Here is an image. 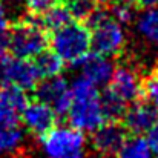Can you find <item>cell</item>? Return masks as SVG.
Returning a JSON list of instances; mask_svg holds the SVG:
<instances>
[{"mask_svg":"<svg viewBox=\"0 0 158 158\" xmlns=\"http://www.w3.org/2000/svg\"><path fill=\"white\" fill-rule=\"evenodd\" d=\"M71 107L68 110V121L72 127L92 134L100 124L106 121L100 88L89 80L80 77L71 85Z\"/></svg>","mask_w":158,"mask_h":158,"instance_id":"cell-1","label":"cell"},{"mask_svg":"<svg viewBox=\"0 0 158 158\" xmlns=\"http://www.w3.org/2000/svg\"><path fill=\"white\" fill-rule=\"evenodd\" d=\"M91 29L92 51L106 57H115L126 46V31L114 15L103 8L95 6L85 22Z\"/></svg>","mask_w":158,"mask_h":158,"instance_id":"cell-2","label":"cell"},{"mask_svg":"<svg viewBox=\"0 0 158 158\" xmlns=\"http://www.w3.org/2000/svg\"><path fill=\"white\" fill-rule=\"evenodd\" d=\"M8 29L9 52L12 55L34 60L40 52L48 49V31L40 25L35 14L28 12L26 17L17 20Z\"/></svg>","mask_w":158,"mask_h":158,"instance_id":"cell-3","label":"cell"},{"mask_svg":"<svg viewBox=\"0 0 158 158\" xmlns=\"http://www.w3.org/2000/svg\"><path fill=\"white\" fill-rule=\"evenodd\" d=\"M51 49L68 64H78L92 51L91 29L85 22L71 20L51 32Z\"/></svg>","mask_w":158,"mask_h":158,"instance_id":"cell-4","label":"cell"},{"mask_svg":"<svg viewBox=\"0 0 158 158\" xmlns=\"http://www.w3.org/2000/svg\"><path fill=\"white\" fill-rule=\"evenodd\" d=\"M40 148L45 158H86L85 132L69 126H54L40 138Z\"/></svg>","mask_w":158,"mask_h":158,"instance_id":"cell-5","label":"cell"},{"mask_svg":"<svg viewBox=\"0 0 158 158\" xmlns=\"http://www.w3.org/2000/svg\"><path fill=\"white\" fill-rule=\"evenodd\" d=\"M34 60L6 54L0 58V83L17 86L23 91H34L40 81Z\"/></svg>","mask_w":158,"mask_h":158,"instance_id":"cell-6","label":"cell"},{"mask_svg":"<svg viewBox=\"0 0 158 158\" xmlns=\"http://www.w3.org/2000/svg\"><path fill=\"white\" fill-rule=\"evenodd\" d=\"M37 100H42L52 107L57 117H66L71 107V85L61 75L42 78L34 88Z\"/></svg>","mask_w":158,"mask_h":158,"instance_id":"cell-7","label":"cell"},{"mask_svg":"<svg viewBox=\"0 0 158 158\" xmlns=\"http://www.w3.org/2000/svg\"><path fill=\"white\" fill-rule=\"evenodd\" d=\"M57 114L51 106L42 100H28L20 110V124L34 137L40 138L57 124Z\"/></svg>","mask_w":158,"mask_h":158,"instance_id":"cell-8","label":"cell"},{"mask_svg":"<svg viewBox=\"0 0 158 158\" xmlns=\"http://www.w3.org/2000/svg\"><path fill=\"white\" fill-rule=\"evenodd\" d=\"M126 138L127 131L120 121L106 120L92 132L91 146L94 152L102 158H114Z\"/></svg>","mask_w":158,"mask_h":158,"instance_id":"cell-9","label":"cell"},{"mask_svg":"<svg viewBox=\"0 0 158 158\" xmlns=\"http://www.w3.org/2000/svg\"><path fill=\"white\" fill-rule=\"evenodd\" d=\"M106 89H109L124 103L131 105L141 97V78L131 66H117Z\"/></svg>","mask_w":158,"mask_h":158,"instance_id":"cell-10","label":"cell"},{"mask_svg":"<svg viewBox=\"0 0 158 158\" xmlns=\"http://www.w3.org/2000/svg\"><path fill=\"white\" fill-rule=\"evenodd\" d=\"M77 66H80L81 77L89 80L97 88L107 86V83L114 74V69H115L112 57H106L95 51H91Z\"/></svg>","mask_w":158,"mask_h":158,"instance_id":"cell-11","label":"cell"},{"mask_svg":"<svg viewBox=\"0 0 158 158\" xmlns=\"http://www.w3.org/2000/svg\"><path fill=\"white\" fill-rule=\"evenodd\" d=\"M158 112L146 102H134L127 106L123 115V126L132 135H146L154 121L157 120Z\"/></svg>","mask_w":158,"mask_h":158,"instance_id":"cell-12","label":"cell"},{"mask_svg":"<svg viewBox=\"0 0 158 158\" xmlns=\"http://www.w3.org/2000/svg\"><path fill=\"white\" fill-rule=\"evenodd\" d=\"M40 25L48 31L54 32L57 29H60L61 26H64L66 23H69L72 19V14L69 11V6L63 2L60 3H52L45 12H42L40 15H37Z\"/></svg>","mask_w":158,"mask_h":158,"instance_id":"cell-13","label":"cell"},{"mask_svg":"<svg viewBox=\"0 0 158 158\" xmlns=\"http://www.w3.org/2000/svg\"><path fill=\"white\" fill-rule=\"evenodd\" d=\"M137 31L138 34L151 45L158 46V8H144L137 17Z\"/></svg>","mask_w":158,"mask_h":158,"instance_id":"cell-14","label":"cell"},{"mask_svg":"<svg viewBox=\"0 0 158 158\" xmlns=\"http://www.w3.org/2000/svg\"><path fill=\"white\" fill-rule=\"evenodd\" d=\"M154 151L151 149L146 137L132 135L126 138L114 158H154Z\"/></svg>","mask_w":158,"mask_h":158,"instance_id":"cell-15","label":"cell"},{"mask_svg":"<svg viewBox=\"0 0 158 158\" xmlns=\"http://www.w3.org/2000/svg\"><path fill=\"white\" fill-rule=\"evenodd\" d=\"M25 144L22 126H9L0 129V155H17Z\"/></svg>","mask_w":158,"mask_h":158,"instance_id":"cell-16","label":"cell"},{"mask_svg":"<svg viewBox=\"0 0 158 158\" xmlns=\"http://www.w3.org/2000/svg\"><path fill=\"white\" fill-rule=\"evenodd\" d=\"M34 63H35V68L39 71L40 78H51V77L61 75L64 64H66L52 49L51 51L45 49L43 52H40L34 58Z\"/></svg>","mask_w":158,"mask_h":158,"instance_id":"cell-17","label":"cell"},{"mask_svg":"<svg viewBox=\"0 0 158 158\" xmlns=\"http://www.w3.org/2000/svg\"><path fill=\"white\" fill-rule=\"evenodd\" d=\"M102 106H103L106 120L120 121L129 105L124 103L121 98H118L115 94H112L109 89H105V92L102 94Z\"/></svg>","mask_w":158,"mask_h":158,"instance_id":"cell-18","label":"cell"},{"mask_svg":"<svg viewBox=\"0 0 158 158\" xmlns=\"http://www.w3.org/2000/svg\"><path fill=\"white\" fill-rule=\"evenodd\" d=\"M141 97L158 112V68L141 81Z\"/></svg>","mask_w":158,"mask_h":158,"instance_id":"cell-19","label":"cell"},{"mask_svg":"<svg viewBox=\"0 0 158 158\" xmlns=\"http://www.w3.org/2000/svg\"><path fill=\"white\" fill-rule=\"evenodd\" d=\"M69 6V11L72 14L74 20H80V22H86V19L91 15V12L94 11L95 5L92 0H71L69 3H66Z\"/></svg>","mask_w":158,"mask_h":158,"instance_id":"cell-20","label":"cell"},{"mask_svg":"<svg viewBox=\"0 0 158 158\" xmlns=\"http://www.w3.org/2000/svg\"><path fill=\"white\" fill-rule=\"evenodd\" d=\"M20 124V112L0 97V129Z\"/></svg>","mask_w":158,"mask_h":158,"instance_id":"cell-21","label":"cell"},{"mask_svg":"<svg viewBox=\"0 0 158 158\" xmlns=\"http://www.w3.org/2000/svg\"><path fill=\"white\" fill-rule=\"evenodd\" d=\"M110 14L121 25L131 23L135 19V9L132 6V2H114V8H112Z\"/></svg>","mask_w":158,"mask_h":158,"instance_id":"cell-22","label":"cell"},{"mask_svg":"<svg viewBox=\"0 0 158 158\" xmlns=\"http://www.w3.org/2000/svg\"><path fill=\"white\" fill-rule=\"evenodd\" d=\"M146 140H148L151 149L154 151V154L158 155V117L154 121V124L151 126V129L146 132Z\"/></svg>","mask_w":158,"mask_h":158,"instance_id":"cell-23","label":"cell"},{"mask_svg":"<svg viewBox=\"0 0 158 158\" xmlns=\"http://www.w3.org/2000/svg\"><path fill=\"white\" fill-rule=\"evenodd\" d=\"M9 28V17H8V8L3 0H0V32H6Z\"/></svg>","mask_w":158,"mask_h":158,"instance_id":"cell-24","label":"cell"},{"mask_svg":"<svg viewBox=\"0 0 158 158\" xmlns=\"http://www.w3.org/2000/svg\"><path fill=\"white\" fill-rule=\"evenodd\" d=\"M9 52V42H8V34L0 32V58Z\"/></svg>","mask_w":158,"mask_h":158,"instance_id":"cell-25","label":"cell"},{"mask_svg":"<svg viewBox=\"0 0 158 158\" xmlns=\"http://www.w3.org/2000/svg\"><path fill=\"white\" fill-rule=\"evenodd\" d=\"M134 2L141 8H149V6H154L158 0H134Z\"/></svg>","mask_w":158,"mask_h":158,"instance_id":"cell-26","label":"cell"},{"mask_svg":"<svg viewBox=\"0 0 158 158\" xmlns=\"http://www.w3.org/2000/svg\"><path fill=\"white\" fill-rule=\"evenodd\" d=\"M58 2H63V3H69L71 0H58Z\"/></svg>","mask_w":158,"mask_h":158,"instance_id":"cell-27","label":"cell"}]
</instances>
